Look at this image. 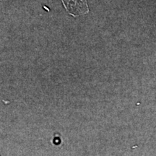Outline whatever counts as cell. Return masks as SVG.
Wrapping results in <instances>:
<instances>
[{
	"instance_id": "obj_1",
	"label": "cell",
	"mask_w": 156,
	"mask_h": 156,
	"mask_svg": "<svg viewBox=\"0 0 156 156\" xmlns=\"http://www.w3.org/2000/svg\"><path fill=\"white\" fill-rule=\"evenodd\" d=\"M68 12L74 16L80 15L88 12L87 0H62Z\"/></svg>"
}]
</instances>
